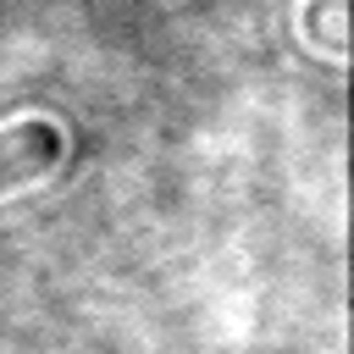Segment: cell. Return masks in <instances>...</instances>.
<instances>
[{
    "instance_id": "obj_1",
    "label": "cell",
    "mask_w": 354,
    "mask_h": 354,
    "mask_svg": "<svg viewBox=\"0 0 354 354\" xmlns=\"http://www.w3.org/2000/svg\"><path fill=\"white\" fill-rule=\"evenodd\" d=\"M61 160V127L55 122H17L0 133V194L33 183Z\"/></svg>"
},
{
    "instance_id": "obj_2",
    "label": "cell",
    "mask_w": 354,
    "mask_h": 354,
    "mask_svg": "<svg viewBox=\"0 0 354 354\" xmlns=\"http://www.w3.org/2000/svg\"><path fill=\"white\" fill-rule=\"evenodd\" d=\"M304 28L321 33V44L337 55V50H343V0H315V6L304 11Z\"/></svg>"
}]
</instances>
